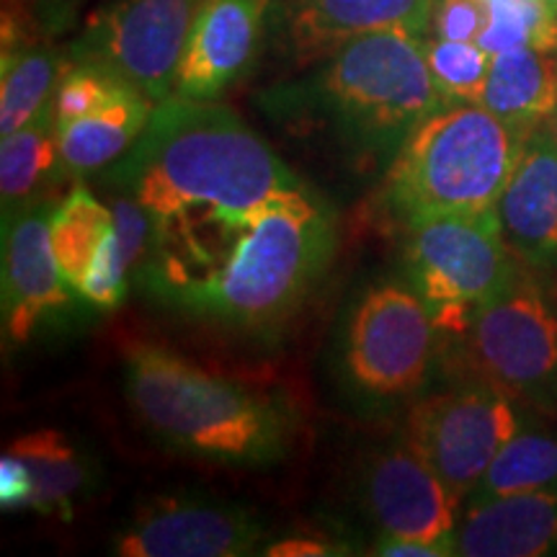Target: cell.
<instances>
[{
    "label": "cell",
    "mask_w": 557,
    "mask_h": 557,
    "mask_svg": "<svg viewBox=\"0 0 557 557\" xmlns=\"http://www.w3.org/2000/svg\"><path fill=\"white\" fill-rule=\"evenodd\" d=\"M491 16L478 45L491 54L534 47L557 52V13L547 0H487Z\"/></svg>",
    "instance_id": "obj_25"
},
{
    "label": "cell",
    "mask_w": 557,
    "mask_h": 557,
    "mask_svg": "<svg viewBox=\"0 0 557 557\" xmlns=\"http://www.w3.org/2000/svg\"><path fill=\"white\" fill-rule=\"evenodd\" d=\"M333 250V209L297 181L235 220L165 305L238 331L267 329L302 302Z\"/></svg>",
    "instance_id": "obj_2"
},
{
    "label": "cell",
    "mask_w": 557,
    "mask_h": 557,
    "mask_svg": "<svg viewBox=\"0 0 557 557\" xmlns=\"http://www.w3.org/2000/svg\"><path fill=\"white\" fill-rule=\"evenodd\" d=\"M361 513L382 537L421 540L455 555L459 498L406 436L372 449L357 475Z\"/></svg>",
    "instance_id": "obj_11"
},
{
    "label": "cell",
    "mask_w": 557,
    "mask_h": 557,
    "mask_svg": "<svg viewBox=\"0 0 557 557\" xmlns=\"http://www.w3.org/2000/svg\"><path fill=\"white\" fill-rule=\"evenodd\" d=\"M483 107L521 135L553 120L557 109V58L534 47L493 54Z\"/></svg>",
    "instance_id": "obj_18"
},
{
    "label": "cell",
    "mask_w": 557,
    "mask_h": 557,
    "mask_svg": "<svg viewBox=\"0 0 557 557\" xmlns=\"http://www.w3.org/2000/svg\"><path fill=\"white\" fill-rule=\"evenodd\" d=\"M50 199L3 212V338L32 341L41 323L73 305L75 292L54 259Z\"/></svg>",
    "instance_id": "obj_13"
},
{
    "label": "cell",
    "mask_w": 557,
    "mask_h": 557,
    "mask_svg": "<svg viewBox=\"0 0 557 557\" xmlns=\"http://www.w3.org/2000/svg\"><path fill=\"white\" fill-rule=\"evenodd\" d=\"M459 344L468 374L485 377L540 413L557 416V299L527 267L475 310Z\"/></svg>",
    "instance_id": "obj_8"
},
{
    "label": "cell",
    "mask_w": 557,
    "mask_h": 557,
    "mask_svg": "<svg viewBox=\"0 0 557 557\" xmlns=\"http://www.w3.org/2000/svg\"><path fill=\"white\" fill-rule=\"evenodd\" d=\"M442 341L421 297L403 282L369 287L348 312L341 338V380L364 408H393L429 385Z\"/></svg>",
    "instance_id": "obj_7"
},
{
    "label": "cell",
    "mask_w": 557,
    "mask_h": 557,
    "mask_svg": "<svg viewBox=\"0 0 557 557\" xmlns=\"http://www.w3.org/2000/svg\"><path fill=\"white\" fill-rule=\"evenodd\" d=\"M423 52L436 88L449 103H480L493 54L478 41L423 39Z\"/></svg>",
    "instance_id": "obj_26"
},
{
    "label": "cell",
    "mask_w": 557,
    "mask_h": 557,
    "mask_svg": "<svg viewBox=\"0 0 557 557\" xmlns=\"http://www.w3.org/2000/svg\"><path fill=\"white\" fill-rule=\"evenodd\" d=\"M549 124H553V129H555V135H557V109H555V114H553V120H549Z\"/></svg>",
    "instance_id": "obj_33"
},
{
    "label": "cell",
    "mask_w": 557,
    "mask_h": 557,
    "mask_svg": "<svg viewBox=\"0 0 557 557\" xmlns=\"http://www.w3.org/2000/svg\"><path fill=\"white\" fill-rule=\"evenodd\" d=\"M351 549L338 542L325 537H312V534H295V537H284L271 542L261 549V555L269 557H331V555H348Z\"/></svg>",
    "instance_id": "obj_30"
},
{
    "label": "cell",
    "mask_w": 557,
    "mask_h": 557,
    "mask_svg": "<svg viewBox=\"0 0 557 557\" xmlns=\"http://www.w3.org/2000/svg\"><path fill=\"white\" fill-rule=\"evenodd\" d=\"M67 58L41 41L3 52L0 70V135L9 137L50 107Z\"/></svg>",
    "instance_id": "obj_23"
},
{
    "label": "cell",
    "mask_w": 557,
    "mask_h": 557,
    "mask_svg": "<svg viewBox=\"0 0 557 557\" xmlns=\"http://www.w3.org/2000/svg\"><path fill=\"white\" fill-rule=\"evenodd\" d=\"M406 282L426 302L438 341H459L478 308L498 297L524 263L511 253L496 209L408 225Z\"/></svg>",
    "instance_id": "obj_6"
},
{
    "label": "cell",
    "mask_w": 557,
    "mask_h": 557,
    "mask_svg": "<svg viewBox=\"0 0 557 557\" xmlns=\"http://www.w3.org/2000/svg\"><path fill=\"white\" fill-rule=\"evenodd\" d=\"M487 0H436L431 32L438 39L478 41L487 26Z\"/></svg>",
    "instance_id": "obj_28"
},
{
    "label": "cell",
    "mask_w": 557,
    "mask_h": 557,
    "mask_svg": "<svg viewBox=\"0 0 557 557\" xmlns=\"http://www.w3.org/2000/svg\"><path fill=\"white\" fill-rule=\"evenodd\" d=\"M103 181L137 199L156 230L250 212L299 178L230 107L171 96Z\"/></svg>",
    "instance_id": "obj_1"
},
{
    "label": "cell",
    "mask_w": 557,
    "mask_h": 557,
    "mask_svg": "<svg viewBox=\"0 0 557 557\" xmlns=\"http://www.w3.org/2000/svg\"><path fill=\"white\" fill-rule=\"evenodd\" d=\"M547 3H549V9H553V11L557 13V0H547Z\"/></svg>",
    "instance_id": "obj_34"
},
{
    "label": "cell",
    "mask_w": 557,
    "mask_h": 557,
    "mask_svg": "<svg viewBox=\"0 0 557 557\" xmlns=\"http://www.w3.org/2000/svg\"><path fill=\"white\" fill-rule=\"evenodd\" d=\"M527 491H557V429L521 423L465 504Z\"/></svg>",
    "instance_id": "obj_22"
},
{
    "label": "cell",
    "mask_w": 557,
    "mask_h": 557,
    "mask_svg": "<svg viewBox=\"0 0 557 557\" xmlns=\"http://www.w3.org/2000/svg\"><path fill=\"white\" fill-rule=\"evenodd\" d=\"M152 109L156 103L148 96L127 88L103 109L58 127L62 163L70 176L103 171L120 160L143 135Z\"/></svg>",
    "instance_id": "obj_19"
},
{
    "label": "cell",
    "mask_w": 557,
    "mask_h": 557,
    "mask_svg": "<svg viewBox=\"0 0 557 557\" xmlns=\"http://www.w3.org/2000/svg\"><path fill=\"white\" fill-rule=\"evenodd\" d=\"M78 0H24V5L34 13L41 29H54L58 24H65L73 13Z\"/></svg>",
    "instance_id": "obj_32"
},
{
    "label": "cell",
    "mask_w": 557,
    "mask_h": 557,
    "mask_svg": "<svg viewBox=\"0 0 557 557\" xmlns=\"http://www.w3.org/2000/svg\"><path fill=\"white\" fill-rule=\"evenodd\" d=\"M205 0H107L70 47L120 73L152 103L171 99L191 26Z\"/></svg>",
    "instance_id": "obj_10"
},
{
    "label": "cell",
    "mask_w": 557,
    "mask_h": 557,
    "mask_svg": "<svg viewBox=\"0 0 557 557\" xmlns=\"http://www.w3.org/2000/svg\"><path fill=\"white\" fill-rule=\"evenodd\" d=\"M124 389L139 423L181 455L263 468L287 457L292 447L295 423L282 400L205 372L171 348L132 346Z\"/></svg>",
    "instance_id": "obj_3"
},
{
    "label": "cell",
    "mask_w": 557,
    "mask_h": 557,
    "mask_svg": "<svg viewBox=\"0 0 557 557\" xmlns=\"http://www.w3.org/2000/svg\"><path fill=\"white\" fill-rule=\"evenodd\" d=\"M267 545V527L238 504L205 496H158L111 540L122 557H243Z\"/></svg>",
    "instance_id": "obj_12"
},
{
    "label": "cell",
    "mask_w": 557,
    "mask_h": 557,
    "mask_svg": "<svg viewBox=\"0 0 557 557\" xmlns=\"http://www.w3.org/2000/svg\"><path fill=\"white\" fill-rule=\"evenodd\" d=\"M127 88L135 86L124 81L120 73L101 65V62L67 58V65L62 70V78L52 99L58 127L103 109Z\"/></svg>",
    "instance_id": "obj_27"
},
{
    "label": "cell",
    "mask_w": 557,
    "mask_h": 557,
    "mask_svg": "<svg viewBox=\"0 0 557 557\" xmlns=\"http://www.w3.org/2000/svg\"><path fill=\"white\" fill-rule=\"evenodd\" d=\"M34 480V511L70 521L75 504L94 485V465L62 431L37 429L9 444Z\"/></svg>",
    "instance_id": "obj_20"
},
{
    "label": "cell",
    "mask_w": 557,
    "mask_h": 557,
    "mask_svg": "<svg viewBox=\"0 0 557 557\" xmlns=\"http://www.w3.org/2000/svg\"><path fill=\"white\" fill-rule=\"evenodd\" d=\"M519 429L517 400L485 377L468 374L455 385L416 398L403 436L465 504Z\"/></svg>",
    "instance_id": "obj_9"
},
{
    "label": "cell",
    "mask_w": 557,
    "mask_h": 557,
    "mask_svg": "<svg viewBox=\"0 0 557 557\" xmlns=\"http://www.w3.org/2000/svg\"><path fill=\"white\" fill-rule=\"evenodd\" d=\"M418 34L393 29L346 41L310 81L308 96L359 156L393 160L410 132L447 99Z\"/></svg>",
    "instance_id": "obj_5"
},
{
    "label": "cell",
    "mask_w": 557,
    "mask_h": 557,
    "mask_svg": "<svg viewBox=\"0 0 557 557\" xmlns=\"http://www.w3.org/2000/svg\"><path fill=\"white\" fill-rule=\"evenodd\" d=\"M436 0H284V37L297 62L331 58L346 41L403 29L426 37Z\"/></svg>",
    "instance_id": "obj_16"
},
{
    "label": "cell",
    "mask_w": 557,
    "mask_h": 557,
    "mask_svg": "<svg viewBox=\"0 0 557 557\" xmlns=\"http://www.w3.org/2000/svg\"><path fill=\"white\" fill-rule=\"evenodd\" d=\"M271 0H205L181 58L173 96L218 101L259 52Z\"/></svg>",
    "instance_id": "obj_14"
},
{
    "label": "cell",
    "mask_w": 557,
    "mask_h": 557,
    "mask_svg": "<svg viewBox=\"0 0 557 557\" xmlns=\"http://www.w3.org/2000/svg\"><path fill=\"white\" fill-rule=\"evenodd\" d=\"M111 230H114V212L86 186H75L60 205H54L50 220L52 250L62 276L75 292L94 267Z\"/></svg>",
    "instance_id": "obj_24"
},
{
    "label": "cell",
    "mask_w": 557,
    "mask_h": 557,
    "mask_svg": "<svg viewBox=\"0 0 557 557\" xmlns=\"http://www.w3.org/2000/svg\"><path fill=\"white\" fill-rule=\"evenodd\" d=\"M34 504V480L32 472L9 449L0 457V506L3 511L32 508Z\"/></svg>",
    "instance_id": "obj_29"
},
{
    "label": "cell",
    "mask_w": 557,
    "mask_h": 557,
    "mask_svg": "<svg viewBox=\"0 0 557 557\" xmlns=\"http://www.w3.org/2000/svg\"><path fill=\"white\" fill-rule=\"evenodd\" d=\"M70 176L60 152V129L50 103L29 124L0 143V197L3 212L41 201L54 181Z\"/></svg>",
    "instance_id": "obj_21"
},
{
    "label": "cell",
    "mask_w": 557,
    "mask_h": 557,
    "mask_svg": "<svg viewBox=\"0 0 557 557\" xmlns=\"http://www.w3.org/2000/svg\"><path fill=\"white\" fill-rule=\"evenodd\" d=\"M455 555H557V491H527L465 504L455 532Z\"/></svg>",
    "instance_id": "obj_17"
},
{
    "label": "cell",
    "mask_w": 557,
    "mask_h": 557,
    "mask_svg": "<svg viewBox=\"0 0 557 557\" xmlns=\"http://www.w3.org/2000/svg\"><path fill=\"white\" fill-rule=\"evenodd\" d=\"M529 135L483 103H447L410 132L389 160L385 201L403 225L496 209Z\"/></svg>",
    "instance_id": "obj_4"
},
{
    "label": "cell",
    "mask_w": 557,
    "mask_h": 557,
    "mask_svg": "<svg viewBox=\"0 0 557 557\" xmlns=\"http://www.w3.org/2000/svg\"><path fill=\"white\" fill-rule=\"evenodd\" d=\"M496 214L511 253L534 271H557V135L542 124L527 137Z\"/></svg>",
    "instance_id": "obj_15"
},
{
    "label": "cell",
    "mask_w": 557,
    "mask_h": 557,
    "mask_svg": "<svg viewBox=\"0 0 557 557\" xmlns=\"http://www.w3.org/2000/svg\"><path fill=\"white\" fill-rule=\"evenodd\" d=\"M369 555H385V557H449L447 547L431 545L421 540H403V537H377Z\"/></svg>",
    "instance_id": "obj_31"
}]
</instances>
